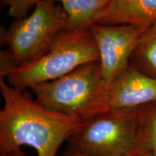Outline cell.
<instances>
[{
    "label": "cell",
    "instance_id": "6da1fadb",
    "mask_svg": "<svg viewBox=\"0 0 156 156\" xmlns=\"http://www.w3.org/2000/svg\"><path fill=\"white\" fill-rule=\"evenodd\" d=\"M4 106L0 110V155L29 146L38 156H56L60 146L84 121L54 112L0 79Z\"/></svg>",
    "mask_w": 156,
    "mask_h": 156
},
{
    "label": "cell",
    "instance_id": "7a4b0ae2",
    "mask_svg": "<svg viewBox=\"0 0 156 156\" xmlns=\"http://www.w3.org/2000/svg\"><path fill=\"white\" fill-rule=\"evenodd\" d=\"M109 87L98 61L30 89L36 101L45 108L85 122L106 112Z\"/></svg>",
    "mask_w": 156,
    "mask_h": 156
},
{
    "label": "cell",
    "instance_id": "3957f363",
    "mask_svg": "<svg viewBox=\"0 0 156 156\" xmlns=\"http://www.w3.org/2000/svg\"><path fill=\"white\" fill-rule=\"evenodd\" d=\"M99 61L96 43L89 28L64 29L41 56L26 65L0 72L8 84L21 91L54 80L84 64Z\"/></svg>",
    "mask_w": 156,
    "mask_h": 156
},
{
    "label": "cell",
    "instance_id": "277c9868",
    "mask_svg": "<svg viewBox=\"0 0 156 156\" xmlns=\"http://www.w3.org/2000/svg\"><path fill=\"white\" fill-rule=\"evenodd\" d=\"M67 27V15L61 5L53 0H39L30 15L15 20L4 34L7 49L1 51L0 72L34 61Z\"/></svg>",
    "mask_w": 156,
    "mask_h": 156
},
{
    "label": "cell",
    "instance_id": "5b68a950",
    "mask_svg": "<svg viewBox=\"0 0 156 156\" xmlns=\"http://www.w3.org/2000/svg\"><path fill=\"white\" fill-rule=\"evenodd\" d=\"M137 108L108 110L85 121L67 149L88 156H129L142 148Z\"/></svg>",
    "mask_w": 156,
    "mask_h": 156
},
{
    "label": "cell",
    "instance_id": "8992f818",
    "mask_svg": "<svg viewBox=\"0 0 156 156\" xmlns=\"http://www.w3.org/2000/svg\"><path fill=\"white\" fill-rule=\"evenodd\" d=\"M88 28L98 50L102 76L110 85L130 64V57L143 30L130 25L98 23Z\"/></svg>",
    "mask_w": 156,
    "mask_h": 156
},
{
    "label": "cell",
    "instance_id": "52a82bcc",
    "mask_svg": "<svg viewBox=\"0 0 156 156\" xmlns=\"http://www.w3.org/2000/svg\"><path fill=\"white\" fill-rule=\"evenodd\" d=\"M155 101V78L129 64L110 85L107 111L137 108Z\"/></svg>",
    "mask_w": 156,
    "mask_h": 156
},
{
    "label": "cell",
    "instance_id": "ba28073f",
    "mask_svg": "<svg viewBox=\"0 0 156 156\" xmlns=\"http://www.w3.org/2000/svg\"><path fill=\"white\" fill-rule=\"evenodd\" d=\"M156 21V0H112L95 23L130 25L145 30Z\"/></svg>",
    "mask_w": 156,
    "mask_h": 156
},
{
    "label": "cell",
    "instance_id": "9c48e42d",
    "mask_svg": "<svg viewBox=\"0 0 156 156\" xmlns=\"http://www.w3.org/2000/svg\"><path fill=\"white\" fill-rule=\"evenodd\" d=\"M60 2L67 15V29L88 28L112 0H53Z\"/></svg>",
    "mask_w": 156,
    "mask_h": 156
},
{
    "label": "cell",
    "instance_id": "30bf717a",
    "mask_svg": "<svg viewBox=\"0 0 156 156\" xmlns=\"http://www.w3.org/2000/svg\"><path fill=\"white\" fill-rule=\"evenodd\" d=\"M130 64L156 79V21L140 36L130 57Z\"/></svg>",
    "mask_w": 156,
    "mask_h": 156
},
{
    "label": "cell",
    "instance_id": "8fae6325",
    "mask_svg": "<svg viewBox=\"0 0 156 156\" xmlns=\"http://www.w3.org/2000/svg\"><path fill=\"white\" fill-rule=\"evenodd\" d=\"M142 148L156 156V101L138 110Z\"/></svg>",
    "mask_w": 156,
    "mask_h": 156
},
{
    "label": "cell",
    "instance_id": "7c38bea8",
    "mask_svg": "<svg viewBox=\"0 0 156 156\" xmlns=\"http://www.w3.org/2000/svg\"><path fill=\"white\" fill-rule=\"evenodd\" d=\"M4 5L9 7V14L16 19L23 18L28 9L39 0H1Z\"/></svg>",
    "mask_w": 156,
    "mask_h": 156
},
{
    "label": "cell",
    "instance_id": "4fadbf2b",
    "mask_svg": "<svg viewBox=\"0 0 156 156\" xmlns=\"http://www.w3.org/2000/svg\"><path fill=\"white\" fill-rule=\"evenodd\" d=\"M63 155L64 156H88L86 155H84V154H81L77 153V152L71 151V150L66 149L65 151L63 152ZM129 156H153L151 152L148 151H140L137 153L133 154V155H129Z\"/></svg>",
    "mask_w": 156,
    "mask_h": 156
},
{
    "label": "cell",
    "instance_id": "5bb4252c",
    "mask_svg": "<svg viewBox=\"0 0 156 156\" xmlns=\"http://www.w3.org/2000/svg\"><path fill=\"white\" fill-rule=\"evenodd\" d=\"M0 156H28L23 152L22 150H20V151L13 152V153L7 154V155H0Z\"/></svg>",
    "mask_w": 156,
    "mask_h": 156
}]
</instances>
